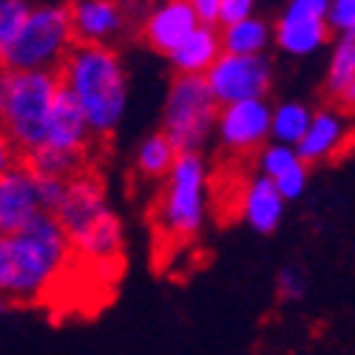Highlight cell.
Returning <instances> with one entry per match:
<instances>
[{
  "instance_id": "cell-29",
  "label": "cell",
  "mask_w": 355,
  "mask_h": 355,
  "mask_svg": "<svg viewBox=\"0 0 355 355\" xmlns=\"http://www.w3.org/2000/svg\"><path fill=\"white\" fill-rule=\"evenodd\" d=\"M259 0H219V17L216 26H233L256 15Z\"/></svg>"
},
{
  "instance_id": "cell-13",
  "label": "cell",
  "mask_w": 355,
  "mask_h": 355,
  "mask_svg": "<svg viewBox=\"0 0 355 355\" xmlns=\"http://www.w3.org/2000/svg\"><path fill=\"white\" fill-rule=\"evenodd\" d=\"M336 35L327 17H307L279 12L273 20V46L287 57H313L324 46H333Z\"/></svg>"
},
{
  "instance_id": "cell-22",
  "label": "cell",
  "mask_w": 355,
  "mask_h": 355,
  "mask_svg": "<svg viewBox=\"0 0 355 355\" xmlns=\"http://www.w3.org/2000/svg\"><path fill=\"white\" fill-rule=\"evenodd\" d=\"M28 168L40 176H60V180H77L83 176V165L85 157L77 154H66V151H57V148H40L37 154H32L28 159H23Z\"/></svg>"
},
{
  "instance_id": "cell-11",
  "label": "cell",
  "mask_w": 355,
  "mask_h": 355,
  "mask_svg": "<svg viewBox=\"0 0 355 355\" xmlns=\"http://www.w3.org/2000/svg\"><path fill=\"white\" fill-rule=\"evenodd\" d=\"M80 46H114L125 37L131 9L125 0H66Z\"/></svg>"
},
{
  "instance_id": "cell-26",
  "label": "cell",
  "mask_w": 355,
  "mask_h": 355,
  "mask_svg": "<svg viewBox=\"0 0 355 355\" xmlns=\"http://www.w3.org/2000/svg\"><path fill=\"white\" fill-rule=\"evenodd\" d=\"M276 290L284 302H302L307 295V273L295 264H284L276 273Z\"/></svg>"
},
{
  "instance_id": "cell-12",
  "label": "cell",
  "mask_w": 355,
  "mask_h": 355,
  "mask_svg": "<svg viewBox=\"0 0 355 355\" xmlns=\"http://www.w3.org/2000/svg\"><path fill=\"white\" fill-rule=\"evenodd\" d=\"M43 211L37 176L26 162H17L9 171H0V236L15 233L35 222Z\"/></svg>"
},
{
  "instance_id": "cell-14",
  "label": "cell",
  "mask_w": 355,
  "mask_h": 355,
  "mask_svg": "<svg viewBox=\"0 0 355 355\" xmlns=\"http://www.w3.org/2000/svg\"><path fill=\"white\" fill-rule=\"evenodd\" d=\"M284 208H287V199L282 196L276 182L261 173H253L239 193V216L250 230L261 236H270L279 230L284 219Z\"/></svg>"
},
{
  "instance_id": "cell-2",
  "label": "cell",
  "mask_w": 355,
  "mask_h": 355,
  "mask_svg": "<svg viewBox=\"0 0 355 355\" xmlns=\"http://www.w3.org/2000/svg\"><path fill=\"white\" fill-rule=\"evenodd\" d=\"M60 83L83 108L97 139L111 137L123 125L131 80L123 54L114 46H74L60 66Z\"/></svg>"
},
{
  "instance_id": "cell-30",
  "label": "cell",
  "mask_w": 355,
  "mask_h": 355,
  "mask_svg": "<svg viewBox=\"0 0 355 355\" xmlns=\"http://www.w3.org/2000/svg\"><path fill=\"white\" fill-rule=\"evenodd\" d=\"M333 0H287L282 12L290 15H307V17H327Z\"/></svg>"
},
{
  "instance_id": "cell-17",
  "label": "cell",
  "mask_w": 355,
  "mask_h": 355,
  "mask_svg": "<svg viewBox=\"0 0 355 355\" xmlns=\"http://www.w3.org/2000/svg\"><path fill=\"white\" fill-rule=\"evenodd\" d=\"M222 54H225V49H222V28L216 23H202L196 32L168 57V63H171L173 74L205 77L216 66V60Z\"/></svg>"
},
{
  "instance_id": "cell-21",
  "label": "cell",
  "mask_w": 355,
  "mask_h": 355,
  "mask_svg": "<svg viewBox=\"0 0 355 355\" xmlns=\"http://www.w3.org/2000/svg\"><path fill=\"white\" fill-rule=\"evenodd\" d=\"M315 111L302 100H282L273 105V142L299 148L304 134L310 131Z\"/></svg>"
},
{
  "instance_id": "cell-32",
  "label": "cell",
  "mask_w": 355,
  "mask_h": 355,
  "mask_svg": "<svg viewBox=\"0 0 355 355\" xmlns=\"http://www.w3.org/2000/svg\"><path fill=\"white\" fill-rule=\"evenodd\" d=\"M35 3H60V0H35Z\"/></svg>"
},
{
  "instance_id": "cell-6",
  "label": "cell",
  "mask_w": 355,
  "mask_h": 355,
  "mask_svg": "<svg viewBox=\"0 0 355 355\" xmlns=\"http://www.w3.org/2000/svg\"><path fill=\"white\" fill-rule=\"evenodd\" d=\"M157 227L171 242H188L208 219V159L205 154H180L157 196Z\"/></svg>"
},
{
  "instance_id": "cell-15",
  "label": "cell",
  "mask_w": 355,
  "mask_h": 355,
  "mask_svg": "<svg viewBox=\"0 0 355 355\" xmlns=\"http://www.w3.org/2000/svg\"><path fill=\"white\" fill-rule=\"evenodd\" d=\"M94 139L97 137H94L92 125H88L83 108L77 105V100L66 92V88H60V97H57L54 111H51L46 148H57V151L85 157Z\"/></svg>"
},
{
  "instance_id": "cell-24",
  "label": "cell",
  "mask_w": 355,
  "mask_h": 355,
  "mask_svg": "<svg viewBox=\"0 0 355 355\" xmlns=\"http://www.w3.org/2000/svg\"><path fill=\"white\" fill-rule=\"evenodd\" d=\"M35 0H0V49H6L26 26Z\"/></svg>"
},
{
  "instance_id": "cell-18",
  "label": "cell",
  "mask_w": 355,
  "mask_h": 355,
  "mask_svg": "<svg viewBox=\"0 0 355 355\" xmlns=\"http://www.w3.org/2000/svg\"><path fill=\"white\" fill-rule=\"evenodd\" d=\"M176 159H180V148L171 142V137L165 131H151L137 145L134 171L145 182H165Z\"/></svg>"
},
{
  "instance_id": "cell-10",
  "label": "cell",
  "mask_w": 355,
  "mask_h": 355,
  "mask_svg": "<svg viewBox=\"0 0 355 355\" xmlns=\"http://www.w3.org/2000/svg\"><path fill=\"white\" fill-rule=\"evenodd\" d=\"M199 26L202 17L191 0H154L139 20V40L154 54L171 57Z\"/></svg>"
},
{
  "instance_id": "cell-31",
  "label": "cell",
  "mask_w": 355,
  "mask_h": 355,
  "mask_svg": "<svg viewBox=\"0 0 355 355\" xmlns=\"http://www.w3.org/2000/svg\"><path fill=\"white\" fill-rule=\"evenodd\" d=\"M191 3L196 6L202 23H216V17H219V0H191Z\"/></svg>"
},
{
  "instance_id": "cell-19",
  "label": "cell",
  "mask_w": 355,
  "mask_h": 355,
  "mask_svg": "<svg viewBox=\"0 0 355 355\" xmlns=\"http://www.w3.org/2000/svg\"><path fill=\"white\" fill-rule=\"evenodd\" d=\"M222 28V49L225 54H245V57H259L268 54L273 46V23L253 15L248 20H239L233 26H219Z\"/></svg>"
},
{
  "instance_id": "cell-1",
  "label": "cell",
  "mask_w": 355,
  "mask_h": 355,
  "mask_svg": "<svg viewBox=\"0 0 355 355\" xmlns=\"http://www.w3.org/2000/svg\"><path fill=\"white\" fill-rule=\"evenodd\" d=\"M74 248L54 214H40L15 233L0 236V293L9 304H32L60 282Z\"/></svg>"
},
{
  "instance_id": "cell-23",
  "label": "cell",
  "mask_w": 355,
  "mask_h": 355,
  "mask_svg": "<svg viewBox=\"0 0 355 355\" xmlns=\"http://www.w3.org/2000/svg\"><path fill=\"white\" fill-rule=\"evenodd\" d=\"M299 151H295L293 145H282V142H268L261 148V151L256 154V173L268 176V180H279V176L293 168L295 162H299Z\"/></svg>"
},
{
  "instance_id": "cell-28",
  "label": "cell",
  "mask_w": 355,
  "mask_h": 355,
  "mask_svg": "<svg viewBox=\"0 0 355 355\" xmlns=\"http://www.w3.org/2000/svg\"><path fill=\"white\" fill-rule=\"evenodd\" d=\"M327 23L333 28V35H355V0H333Z\"/></svg>"
},
{
  "instance_id": "cell-7",
  "label": "cell",
  "mask_w": 355,
  "mask_h": 355,
  "mask_svg": "<svg viewBox=\"0 0 355 355\" xmlns=\"http://www.w3.org/2000/svg\"><path fill=\"white\" fill-rule=\"evenodd\" d=\"M219 111L222 105L216 103L208 80L173 74L162 103L159 131L171 137L180 154H202L211 137H216Z\"/></svg>"
},
{
  "instance_id": "cell-20",
  "label": "cell",
  "mask_w": 355,
  "mask_h": 355,
  "mask_svg": "<svg viewBox=\"0 0 355 355\" xmlns=\"http://www.w3.org/2000/svg\"><path fill=\"white\" fill-rule=\"evenodd\" d=\"M355 83V35H341L330 46L327 71H324V97L333 105Z\"/></svg>"
},
{
  "instance_id": "cell-25",
  "label": "cell",
  "mask_w": 355,
  "mask_h": 355,
  "mask_svg": "<svg viewBox=\"0 0 355 355\" xmlns=\"http://www.w3.org/2000/svg\"><path fill=\"white\" fill-rule=\"evenodd\" d=\"M276 188L282 191V196L287 202H295V199H302L307 193V185H310V165L304 159H299L293 168H287L279 180H273Z\"/></svg>"
},
{
  "instance_id": "cell-3",
  "label": "cell",
  "mask_w": 355,
  "mask_h": 355,
  "mask_svg": "<svg viewBox=\"0 0 355 355\" xmlns=\"http://www.w3.org/2000/svg\"><path fill=\"white\" fill-rule=\"evenodd\" d=\"M63 225L74 256L92 264H111L123 256L125 227L123 219L114 214L103 182L92 173L71 180L66 202L54 214Z\"/></svg>"
},
{
  "instance_id": "cell-27",
  "label": "cell",
  "mask_w": 355,
  "mask_h": 355,
  "mask_svg": "<svg viewBox=\"0 0 355 355\" xmlns=\"http://www.w3.org/2000/svg\"><path fill=\"white\" fill-rule=\"evenodd\" d=\"M37 176V191H40V202H43V211L46 214H57L60 205L66 202V193H69V180H60V176Z\"/></svg>"
},
{
  "instance_id": "cell-16",
  "label": "cell",
  "mask_w": 355,
  "mask_h": 355,
  "mask_svg": "<svg viewBox=\"0 0 355 355\" xmlns=\"http://www.w3.org/2000/svg\"><path fill=\"white\" fill-rule=\"evenodd\" d=\"M349 134V123H347V111L336 108V105H324L315 108V116L310 123V131L304 134V139L299 142V157L313 168L318 162H327L333 159L341 145L347 142Z\"/></svg>"
},
{
  "instance_id": "cell-4",
  "label": "cell",
  "mask_w": 355,
  "mask_h": 355,
  "mask_svg": "<svg viewBox=\"0 0 355 355\" xmlns=\"http://www.w3.org/2000/svg\"><path fill=\"white\" fill-rule=\"evenodd\" d=\"M60 74L57 71H6L0 77V116H3V139L28 159L46 148L49 123L54 103L60 97Z\"/></svg>"
},
{
  "instance_id": "cell-33",
  "label": "cell",
  "mask_w": 355,
  "mask_h": 355,
  "mask_svg": "<svg viewBox=\"0 0 355 355\" xmlns=\"http://www.w3.org/2000/svg\"><path fill=\"white\" fill-rule=\"evenodd\" d=\"M125 3H128V6H134V3H142V0H125Z\"/></svg>"
},
{
  "instance_id": "cell-8",
  "label": "cell",
  "mask_w": 355,
  "mask_h": 355,
  "mask_svg": "<svg viewBox=\"0 0 355 355\" xmlns=\"http://www.w3.org/2000/svg\"><path fill=\"white\" fill-rule=\"evenodd\" d=\"M219 105L268 100L273 88V60L268 54L245 57V54H222L216 66L205 74Z\"/></svg>"
},
{
  "instance_id": "cell-9",
  "label": "cell",
  "mask_w": 355,
  "mask_h": 355,
  "mask_svg": "<svg viewBox=\"0 0 355 355\" xmlns=\"http://www.w3.org/2000/svg\"><path fill=\"white\" fill-rule=\"evenodd\" d=\"M216 139L222 151L233 157L259 154L273 139V103L270 100H248L222 105Z\"/></svg>"
},
{
  "instance_id": "cell-5",
  "label": "cell",
  "mask_w": 355,
  "mask_h": 355,
  "mask_svg": "<svg viewBox=\"0 0 355 355\" xmlns=\"http://www.w3.org/2000/svg\"><path fill=\"white\" fill-rule=\"evenodd\" d=\"M77 37L69 3H35L20 35L0 49L6 71H60Z\"/></svg>"
}]
</instances>
